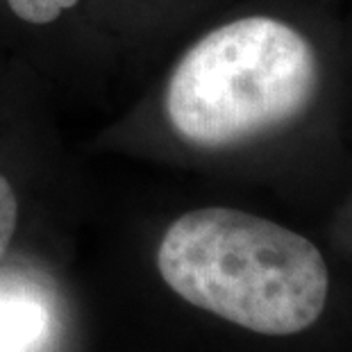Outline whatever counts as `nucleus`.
Segmentation results:
<instances>
[{
	"mask_svg": "<svg viewBox=\"0 0 352 352\" xmlns=\"http://www.w3.org/2000/svg\"><path fill=\"white\" fill-rule=\"evenodd\" d=\"M157 268L189 305L268 336L314 325L329 291L327 264L309 239L228 207L196 209L170 223Z\"/></svg>",
	"mask_w": 352,
	"mask_h": 352,
	"instance_id": "nucleus-1",
	"label": "nucleus"
},
{
	"mask_svg": "<svg viewBox=\"0 0 352 352\" xmlns=\"http://www.w3.org/2000/svg\"><path fill=\"white\" fill-rule=\"evenodd\" d=\"M318 82L316 50L302 32L280 19L245 16L186 50L168 80L166 114L189 144L228 148L302 116Z\"/></svg>",
	"mask_w": 352,
	"mask_h": 352,
	"instance_id": "nucleus-2",
	"label": "nucleus"
},
{
	"mask_svg": "<svg viewBox=\"0 0 352 352\" xmlns=\"http://www.w3.org/2000/svg\"><path fill=\"white\" fill-rule=\"evenodd\" d=\"M59 314L46 291L0 277V352H59Z\"/></svg>",
	"mask_w": 352,
	"mask_h": 352,
	"instance_id": "nucleus-3",
	"label": "nucleus"
},
{
	"mask_svg": "<svg viewBox=\"0 0 352 352\" xmlns=\"http://www.w3.org/2000/svg\"><path fill=\"white\" fill-rule=\"evenodd\" d=\"M80 0H7L14 16H19L25 23L46 25L57 21L66 10L76 7Z\"/></svg>",
	"mask_w": 352,
	"mask_h": 352,
	"instance_id": "nucleus-4",
	"label": "nucleus"
},
{
	"mask_svg": "<svg viewBox=\"0 0 352 352\" xmlns=\"http://www.w3.org/2000/svg\"><path fill=\"white\" fill-rule=\"evenodd\" d=\"M19 226V200L10 179L0 175V257L7 252Z\"/></svg>",
	"mask_w": 352,
	"mask_h": 352,
	"instance_id": "nucleus-5",
	"label": "nucleus"
}]
</instances>
